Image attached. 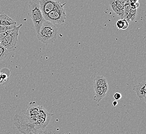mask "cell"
<instances>
[{
  "label": "cell",
  "instance_id": "6da1fadb",
  "mask_svg": "<svg viewBox=\"0 0 146 134\" xmlns=\"http://www.w3.org/2000/svg\"><path fill=\"white\" fill-rule=\"evenodd\" d=\"M57 34L58 28L55 25L45 20L36 36L40 42L45 45H48L55 41Z\"/></svg>",
  "mask_w": 146,
  "mask_h": 134
},
{
  "label": "cell",
  "instance_id": "7a4b0ae2",
  "mask_svg": "<svg viewBox=\"0 0 146 134\" xmlns=\"http://www.w3.org/2000/svg\"><path fill=\"white\" fill-rule=\"evenodd\" d=\"M13 121L17 129L23 134H54L51 131L39 129L35 128L25 118L19 115L13 117Z\"/></svg>",
  "mask_w": 146,
  "mask_h": 134
},
{
  "label": "cell",
  "instance_id": "3957f363",
  "mask_svg": "<svg viewBox=\"0 0 146 134\" xmlns=\"http://www.w3.org/2000/svg\"><path fill=\"white\" fill-rule=\"evenodd\" d=\"M29 15L33 23L37 35L45 20L40 9L38 1L32 0L30 1L29 4Z\"/></svg>",
  "mask_w": 146,
  "mask_h": 134
},
{
  "label": "cell",
  "instance_id": "277c9868",
  "mask_svg": "<svg viewBox=\"0 0 146 134\" xmlns=\"http://www.w3.org/2000/svg\"><path fill=\"white\" fill-rule=\"evenodd\" d=\"M66 4H62L59 2L54 9L44 17V19L54 24L64 23L66 19V14L64 9V6Z\"/></svg>",
  "mask_w": 146,
  "mask_h": 134
},
{
  "label": "cell",
  "instance_id": "5b68a950",
  "mask_svg": "<svg viewBox=\"0 0 146 134\" xmlns=\"http://www.w3.org/2000/svg\"><path fill=\"white\" fill-rule=\"evenodd\" d=\"M22 26L23 24H20L19 26H16L12 30H9L6 36L0 42V43L9 52L15 50L16 49L19 31Z\"/></svg>",
  "mask_w": 146,
  "mask_h": 134
},
{
  "label": "cell",
  "instance_id": "8992f818",
  "mask_svg": "<svg viewBox=\"0 0 146 134\" xmlns=\"http://www.w3.org/2000/svg\"><path fill=\"white\" fill-rule=\"evenodd\" d=\"M129 2V0H110L109 4L116 15L122 19H124V7Z\"/></svg>",
  "mask_w": 146,
  "mask_h": 134
},
{
  "label": "cell",
  "instance_id": "52a82bcc",
  "mask_svg": "<svg viewBox=\"0 0 146 134\" xmlns=\"http://www.w3.org/2000/svg\"><path fill=\"white\" fill-rule=\"evenodd\" d=\"M39 105L35 102H31L25 112V119L29 123L32 124L39 114Z\"/></svg>",
  "mask_w": 146,
  "mask_h": 134
},
{
  "label": "cell",
  "instance_id": "ba28073f",
  "mask_svg": "<svg viewBox=\"0 0 146 134\" xmlns=\"http://www.w3.org/2000/svg\"><path fill=\"white\" fill-rule=\"evenodd\" d=\"M38 2L44 17L52 11L59 2L54 0H39Z\"/></svg>",
  "mask_w": 146,
  "mask_h": 134
},
{
  "label": "cell",
  "instance_id": "9c48e42d",
  "mask_svg": "<svg viewBox=\"0 0 146 134\" xmlns=\"http://www.w3.org/2000/svg\"><path fill=\"white\" fill-rule=\"evenodd\" d=\"M146 81H142L133 87V90L136 92L138 99L146 102Z\"/></svg>",
  "mask_w": 146,
  "mask_h": 134
},
{
  "label": "cell",
  "instance_id": "30bf717a",
  "mask_svg": "<svg viewBox=\"0 0 146 134\" xmlns=\"http://www.w3.org/2000/svg\"><path fill=\"white\" fill-rule=\"evenodd\" d=\"M137 9L131 7L129 3H127L124 7V19L129 23L135 19Z\"/></svg>",
  "mask_w": 146,
  "mask_h": 134
},
{
  "label": "cell",
  "instance_id": "8fae6325",
  "mask_svg": "<svg viewBox=\"0 0 146 134\" xmlns=\"http://www.w3.org/2000/svg\"><path fill=\"white\" fill-rule=\"evenodd\" d=\"M95 91V95L94 97V100L96 102H100L101 101L105 98L108 90V85L103 87H94Z\"/></svg>",
  "mask_w": 146,
  "mask_h": 134
},
{
  "label": "cell",
  "instance_id": "7c38bea8",
  "mask_svg": "<svg viewBox=\"0 0 146 134\" xmlns=\"http://www.w3.org/2000/svg\"><path fill=\"white\" fill-rule=\"evenodd\" d=\"M17 23L6 14L0 15V25L4 26H16Z\"/></svg>",
  "mask_w": 146,
  "mask_h": 134
},
{
  "label": "cell",
  "instance_id": "4fadbf2b",
  "mask_svg": "<svg viewBox=\"0 0 146 134\" xmlns=\"http://www.w3.org/2000/svg\"><path fill=\"white\" fill-rule=\"evenodd\" d=\"M11 74V71L5 68L0 71V86L4 85L9 80Z\"/></svg>",
  "mask_w": 146,
  "mask_h": 134
},
{
  "label": "cell",
  "instance_id": "5bb4252c",
  "mask_svg": "<svg viewBox=\"0 0 146 134\" xmlns=\"http://www.w3.org/2000/svg\"><path fill=\"white\" fill-rule=\"evenodd\" d=\"M108 85L107 79L103 76H98L96 79L94 84V87H103Z\"/></svg>",
  "mask_w": 146,
  "mask_h": 134
},
{
  "label": "cell",
  "instance_id": "9a60e30c",
  "mask_svg": "<svg viewBox=\"0 0 146 134\" xmlns=\"http://www.w3.org/2000/svg\"><path fill=\"white\" fill-rule=\"evenodd\" d=\"M129 25V23L127 21V20L124 19H120L118 20L116 22L117 28L119 30H126Z\"/></svg>",
  "mask_w": 146,
  "mask_h": 134
},
{
  "label": "cell",
  "instance_id": "2e32d148",
  "mask_svg": "<svg viewBox=\"0 0 146 134\" xmlns=\"http://www.w3.org/2000/svg\"><path fill=\"white\" fill-rule=\"evenodd\" d=\"M9 51L0 43V61H2L7 57Z\"/></svg>",
  "mask_w": 146,
  "mask_h": 134
},
{
  "label": "cell",
  "instance_id": "e0dca14e",
  "mask_svg": "<svg viewBox=\"0 0 146 134\" xmlns=\"http://www.w3.org/2000/svg\"><path fill=\"white\" fill-rule=\"evenodd\" d=\"M16 26H4L0 25V33L1 32H4L6 31L11 30L13 28H14Z\"/></svg>",
  "mask_w": 146,
  "mask_h": 134
},
{
  "label": "cell",
  "instance_id": "ac0fdd59",
  "mask_svg": "<svg viewBox=\"0 0 146 134\" xmlns=\"http://www.w3.org/2000/svg\"><path fill=\"white\" fill-rule=\"evenodd\" d=\"M129 4L131 7L133 8V9H137L139 7V3L138 2L133 3V2H129Z\"/></svg>",
  "mask_w": 146,
  "mask_h": 134
},
{
  "label": "cell",
  "instance_id": "d6986e66",
  "mask_svg": "<svg viewBox=\"0 0 146 134\" xmlns=\"http://www.w3.org/2000/svg\"><path fill=\"white\" fill-rule=\"evenodd\" d=\"M9 31H6V32H1L0 33V42L6 36V35L9 33Z\"/></svg>",
  "mask_w": 146,
  "mask_h": 134
},
{
  "label": "cell",
  "instance_id": "ffe728a7",
  "mask_svg": "<svg viewBox=\"0 0 146 134\" xmlns=\"http://www.w3.org/2000/svg\"><path fill=\"white\" fill-rule=\"evenodd\" d=\"M113 97L115 101L120 100L122 98V95H121V93H120L119 92H116L113 95Z\"/></svg>",
  "mask_w": 146,
  "mask_h": 134
},
{
  "label": "cell",
  "instance_id": "44dd1931",
  "mask_svg": "<svg viewBox=\"0 0 146 134\" xmlns=\"http://www.w3.org/2000/svg\"><path fill=\"white\" fill-rule=\"evenodd\" d=\"M118 101H114L113 102H112V106L113 107H115L118 105Z\"/></svg>",
  "mask_w": 146,
  "mask_h": 134
},
{
  "label": "cell",
  "instance_id": "7402d4cb",
  "mask_svg": "<svg viewBox=\"0 0 146 134\" xmlns=\"http://www.w3.org/2000/svg\"><path fill=\"white\" fill-rule=\"evenodd\" d=\"M129 2H133V3H136V2H138L139 0H129Z\"/></svg>",
  "mask_w": 146,
  "mask_h": 134
}]
</instances>
